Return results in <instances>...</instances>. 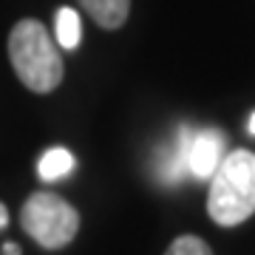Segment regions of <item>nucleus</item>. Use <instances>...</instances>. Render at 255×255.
<instances>
[{
    "mask_svg": "<svg viewBox=\"0 0 255 255\" xmlns=\"http://www.w3.org/2000/svg\"><path fill=\"white\" fill-rule=\"evenodd\" d=\"M224 159V136L213 128H204L190 136V150H187V173L196 179H210L216 173L219 162Z\"/></svg>",
    "mask_w": 255,
    "mask_h": 255,
    "instance_id": "nucleus-4",
    "label": "nucleus"
},
{
    "mask_svg": "<svg viewBox=\"0 0 255 255\" xmlns=\"http://www.w3.org/2000/svg\"><path fill=\"white\" fill-rule=\"evenodd\" d=\"M77 3L97 26L108 28V31L125 26L128 14H130V0H77Z\"/></svg>",
    "mask_w": 255,
    "mask_h": 255,
    "instance_id": "nucleus-5",
    "label": "nucleus"
},
{
    "mask_svg": "<svg viewBox=\"0 0 255 255\" xmlns=\"http://www.w3.org/2000/svg\"><path fill=\"white\" fill-rule=\"evenodd\" d=\"M207 213L219 227H236L255 216V153L230 150L210 176Z\"/></svg>",
    "mask_w": 255,
    "mask_h": 255,
    "instance_id": "nucleus-1",
    "label": "nucleus"
},
{
    "mask_svg": "<svg viewBox=\"0 0 255 255\" xmlns=\"http://www.w3.org/2000/svg\"><path fill=\"white\" fill-rule=\"evenodd\" d=\"M6 255H20V250L14 244H6Z\"/></svg>",
    "mask_w": 255,
    "mask_h": 255,
    "instance_id": "nucleus-11",
    "label": "nucleus"
},
{
    "mask_svg": "<svg viewBox=\"0 0 255 255\" xmlns=\"http://www.w3.org/2000/svg\"><path fill=\"white\" fill-rule=\"evenodd\" d=\"M54 34H57V46L65 48V51H74L80 46L82 37V26H80V14L74 9H60L57 11V23H54Z\"/></svg>",
    "mask_w": 255,
    "mask_h": 255,
    "instance_id": "nucleus-8",
    "label": "nucleus"
},
{
    "mask_svg": "<svg viewBox=\"0 0 255 255\" xmlns=\"http://www.w3.org/2000/svg\"><path fill=\"white\" fill-rule=\"evenodd\" d=\"M6 224H9V210H6V204H3V201H0V230L6 227Z\"/></svg>",
    "mask_w": 255,
    "mask_h": 255,
    "instance_id": "nucleus-10",
    "label": "nucleus"
},
{
    "mask_svg": "<svg viewBox=\"0 0 255 255\" xmlns=\"http://www.w3.org/2000/svg\"><path fill=\"white\" fill-rule=\"evenodd\" d=\"M9 60L17 80L34 94H48L63 82V57L40 20H20L9 34Z\"/></svg>",
    "mask_w": 255,
    "mask_h": 255,
    "instance_id": "nucleus-2",
    "label": "nucleus"
},
{
    "mask_svg": "<svg viewBox=\"0 0 255 255\" xmlns=\"http://www.w3.org/2000/svg\"><path fill=\"white\" fill-rule=\"evenodd\" d=\"M20 224L28 236L46 250L71 244L80 230V213L57 193H31L23 204Z\"/></svg>",
    "mask_w": 255,
    "mask_h": 255,
    "instance_id": "nucleus-3",
    "label": "nucleus"
},
{
    "mask_svg": "<svg viewBox=\"0 0 255 255\" xmlns=\"http://www.w3.org/2000/svg\"><path fill=\"white\" fill-rule=\"evenodd\" d=\"M190 136H193L190 128H179V130H176L173 145H170L167 156H164L162 164H159V176H162L167 184H176L184 173H187V150H190Z\"/></svg>",
    "mask_w": 255,
    "mask_h": 255,
    "instance_id": "nucleus-6",
    "label": "nucleus"
},
{
    "mask_svg": "<svg viewBox=\"0 0 255 255\" xmlns=\"http://www.w3.org/2000/svg\"><path fill=\"white\" fill-rule=\"evenodd\" d=\"M164 255H213V250L199 236H179V238H173V244L164 250Z\"/></svg>",
    "mask_w": 255,
    "mask_h": 255,
    "instance_id": "nucleus-9",
    "label": "nucleus"
},
{
    "mask_svg": "<svg viewBox=\"0 0 255 255\" xmlns=\"http://www.w3.org/2000/svg\"><path fill=\"white\" fill-rule=\"evenodd\" d=\"M247 128H250V133H253V136H255V114H253V117H250V125H247Z\"/></svg>",
    "mask_w": 255,
    "mask_h": 255,
    "instance_id": "nucleus-12",
    "label": "nucleus"
},
{
    "mask_svg": "<svg viewBox=\"0 0 255 255\" xmlns=\"http://www.w3.org/2000/svg\"><path fill=\"white\" fill-rule=\"evenodd\" d=\"M74 170V156L65 147H51L48 153H43L40 164H37V176L43 182H57Z\"/></svg>",
    "mask_w": 255,
    "mask_h": 255,
    "instance_id": "nucleus-7",
    "label": "nucleus"
}]
</instances>
